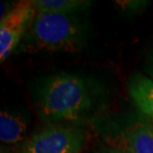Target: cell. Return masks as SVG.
Here are the masks:
<instances>
[{"instance_id": "8992f818", "label": "cell", "mask_w": 153, "mask_h": 153, "mask_svg": "<svg viewBox=\"0 0 153 153\" xmlns=\"http://www.w3.org/2000/svg\"><path fill=\"white\" fill-rule=\"evenodd\" d=\"M128 91L140 111L153 117V79L135 75L130 79Z\"/></svg>"}, {"instance_id": "ba28073f", "label": "cell", "mask_w": 153, "mask_h": 153, "mask_svg": "<svg viewBox=\"0 0 153 153\" xmlns=\"http://www.w3.org/2000/svg\"><path fill=\"white\" fill-rule=\"evenodd\" d=\"M31 3L36 12L61 14H73L91 5L85 0H33Z\"/></svg>"}, {"instance_id": "277c9868", "label": "cell", "mask_w": 153, "mask_h": 153, "mask_svg": "<svg viewBox=\"0 0 153 153\" xmlns=\"http://www.w3.org/2000/svg\"><path fill=\"white\" fill-rule=\"evenodd\" d=\"M36 11L31 1H20L0 22V60L7 59L28 31Z\"/></svg>"}, {"instance_id": "30bf717a", "label": "cell", "mask_w": 153, "mask_h": 153, "mask_svg": "<svg viewBox=\"0 0 153 153\" xmlns=\"http://www.w3.org/2000/svg\"><path fill=\"white\" fill-rule=\"evenodd\" d=\"M145 70H146V72H147V74L150 76V78L153 79V53L148 58L147 65H146Z\"/></svg>"}, {"instance_id": "9c48e42d", "label": "cell", "mask_w": 153, "mask_h": 153, "mask_svg": "<svg viewBox=\"0 0 153 153\" xmlns=\"http://www.w3.org/2000/svg\"><path fill=\"white\" fill-rule=\"evenodd\" d=\"M97 153H130L126 148L123 146V148L121 147H109V148H105L102 150L99 151Z\"/></svg>"}, {"instance_id": "6da1fadb", "label": "cell", "mask_w": 153, "mask_h": 153, "mask_svg": "<svg viewBox=\"0 0 153 153\" xmlns=\"http://www.w3.org/2000/svg\"><path fill=\"white\" fill-rule=\"evenodd\" d=\"M91 85L81 76L60 74L46 79L38 94L43 117L55 121H76L90 114L94 105Z\"/></svg>"}, {"instance_id": "52a82bcc", "label": "cell", "mask_w": 153, "mask_h": 153, "mask_svg": "<svg viewBox=\"0 0 153 153\" xmlns=\"http://www.w3.org/2000/svg\"><path fill=\"white\" fill-rule=\"evenodd\" d=\"M27 122L20 115L2 111L0 114V139L12 144L21 141L26 134Z\"/></svg>"}, {"instance_id": "5b68a950", "label": "cell", "mask_w": 153, "mask_h": 153, "mask_svg": "<svg viewBox=\"0 0 153 153\" xmlns=\"http://www.w3.org/2000/svg\"><path fill=\"white\" fill-rule=\"evenodd\" d=\"M124 147L130 153H153V128L143 122H136L127 128L123 135Z\"/></svg>"}, {"instance_id": "3957f363", "label": "cell", "mask_w": 153, "mask_h": 153, "mask_svg": "<svg viewBox=\"0 0 153 153\" xmlns=\"http://www.w3.org/2000/svg\"><path fill=\"white\" fill-rule=\"evenodd\" d=\"M84 140L81 129L50 125L30 138L23 153H79Z\"/></svg>"}, {"instance_id": "7a4b0ae2", "label": "cell", "mask_w": 153, "mask_h": 153, "mask_svg": "<svg viewBox=\"0 0 153 153\" xmlns=\"http://www.w3.org/2000/svg\"><path fill=\"white\" fill-rule=\"evenodd\" d=\"M27 32L33 50L76 52L84 43V28L73 14L36 12Z\"/></svg>"}]
</instances>
